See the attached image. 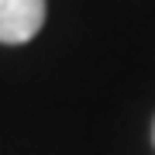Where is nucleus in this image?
Masks as SVG:
<instances>
[{
  "label": "nucleus",
  "mask_w": 155,
  "mask_h": 155,
  "mask_svg": "<svg viewBox=\"0 0 155 155\" xmlns=\"http://www.w3.org/2000/svg\"><path fill=\"white\" fill-rule=\"evenodd\" d=\"M45 24V0H0V41L24 45Z\"/></svg>",
  "instance_id": "1"
}]
</instances>
